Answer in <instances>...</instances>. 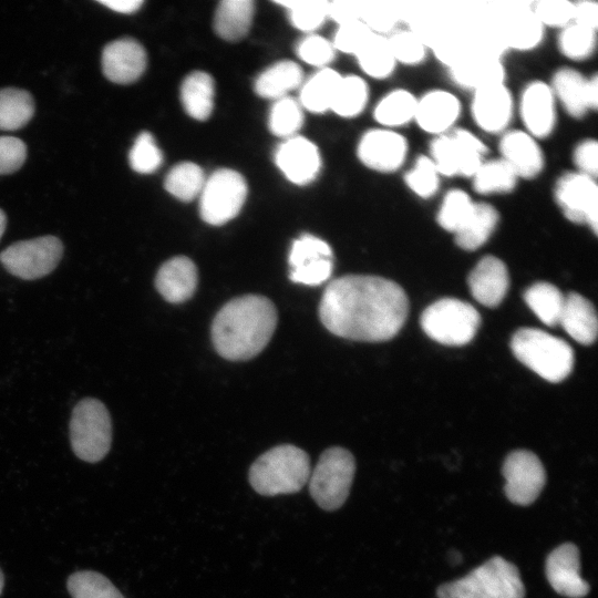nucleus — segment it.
<instances>
[{"mask_svg":"<svg viewBox=\"0 0 598 598\" xmlns=\"http://www.w3.org/2000/svg\"><path fill=\"white\" fill-rule=\"evenodd\" d=\"M408 312L405 291L396 282L375 276L337 278L326 287L319 303V318L327 330L363 342L395 337Z\"/></svg>","mask_w":598,"mask_h":598,"instance_id":"obj_1","label":"nucleus"},{"mask_svg":"<svg viewBox=\"0 0 598 598\" xmlns=\"http://www.w3.org/2000/svg\"><path fill=\"white\" fill-rule=\"evenodd\" d=\"M277 320L275 305L264 296L246 295L231 299L213 320L214 348L230 361L251 359L270 341Z\"/></svg>","mask_w":598,"mask_h":598,"instance_id":"obj_2","label":"nucleus"},{"mask_svg":"<svg viewBox=\"0 0 598 598\" xmlns=\"http://www.w3.org/2000/svg\"><path fill=\"white\" fill-rule=\"evenodd\" d=\"M308 454L295 445H278L261 454L250 466L249 483L265 496L299 492L309 481Z\"/></svg>","mask_w":598,"mask_h":598,"instance_id":"obj_3","label":"nucleus"},{"mask_svg":"<svg viewBox=\"0 0 598 598\" xmlns=\"http://www.w3.org/2000/svg\"><path fill=\"white\" fill-rule=\"evenodd\" d=\"M437 598H524L517 567L494 556L461 579L441 585Z\"/></svg>","mask_w":598,"mask_h":598,"instance_id":"obj_4","label":"nucleus"},{"mask_svg":"<svg viewBox=\"0 0 598 598\" xmlns=\"http://www.w3.org/2000/svg\"><path fill=\"white\" fill-rule=\"evenodd\" d=\"M514 355L549 382H560L571 372L574 351L563 339L535 328L517 330L511 340Z\"/></svg>","mask_w":598,"mask_h":598,"instance_id":"obj_5","label":"nucleus"},{"mask_svg":"<svg viewBox=\"0 0 598 598\" xmlns=\"http://www.w3.org/2000/svg\"><path fill=\"white\" fill-rule=\"evenodd\" d=\"M70 441L82 461L97 463L111 448L112 422L105 405L92 398L81 400L72 411Z\"/></svg>","mask_w":598,"mask_h":598,"instance_id":"obj_6","label":"nucleus"},{"mask_svg":"<svg viewBox=\"0 0 598 598\" xmlns=\"http://www.w3.org/2000/svg\"><path fill=\"white\" fill-rule=\"evenodd\" d=\"M487 152V146L476 134L455 127L447 134L432 137L427 156L442 177L472 178Z\"/></svg>","mask_w":598,"mask_h":598,"instance_id":"obj_7","label":"nucleus"},{"mask_svg":"<svg viewBox=\"0 0 598 598\" xmlns=\"http://www.w3.org/2000/svg\"><path fill=\"white\" fill-rule=\"evenodd\" d=\"M354 472L355 461L348 450L327 448L309 476L311 497L326 511L338 509L348 498Z\"/></svg>","mask_w":598,"mask_h":598,"instance_id":"obj_8","label":"nucleus"},{"mask_svg":"<svg viewBox=\"0 0 598 598\" xmlns=\"http://www.w3.org/2000/svg\"><path fill=\"white\" fill-rule=\"evenodd\" d=\"M420 322L423 331L436 342L464 346L475 337L481 316L465 301L443 298L423 311Z\"/></svg>","mask_w":598,"mask_h":598,"instance_id":"obj_9","label":"nucleus"},{"mask_svg":"<svg viewBox=\"0 0 598 598\" xmlns=\"http://www.w3.org/2000/svg\"><path fill=\"white\" fill-rule=\"evenodd\" d=\"M199 196V213L203 220L213 226H220L240 212L247 196V184L238 172L221 168L205 179Z\"/></svg>","mask_w":598,"mask_h":598,"instance_id":"obj_10","label":"nucleus"},{"mask_svg":"<svg viewBox=\"0 0 598 598\" xmlns=\"http://www.w3.org/2000/svg\"><path fill=\"white\" fill-rule=\"evenodd\" d=\"M63 255V245L54 236H42L10 245L0 254V262L11 275L33 280L55 269Z\"/></svg>","mask_w":598,"mask_h":598,"instance_id":"obj_11","label":"nucleus"},{"mask_svg":"<svg viewBox=\"0 0 598 598\" xmlns=\"http://www.w3.org/2000/svg\"><path fill=\"white\" fill-rule=\"evenodd\" d=\"M554 200L570 223L587 225L597 235L598 185L576 171L561 174L554 185Z\"/></svg>","mask_w":598,"mask_h":598,"instance_id":"obj_12","label":"nucleus"},{"mask_svg":"<svg viewBox=\"0 0 598 598\" xmlns=\"http://www.w3.org/2000/svg\"><path fill=\"white\" fill-rule=\"evenodd\" d=\"M409 141L396 130L374 127L360 137L357 146L359 161L368 168L392 174L400 171L409 156Z\"/></svg>","mask_w":598,"mask_h":598,"instance_id":"obj_13","label":"nucleus"},{"mask_svg":"<svg viewBox=\"0 0 598 598\" xmlns=\"http://www.w3.org/2000/svg\"><path fill=\"white\" fill-rule=\"evenodd\" d=\"M502 473L505 495L516 505L527 506L535 502L546 484V472L540 460L527 450L509 453L503 463Z\"/></svg>","mask_w":598,"mask_h":598,"instance_id":"obj_14","label":"nucleus"},{"mask_svg":"<svg viewBox=\"0 0 598 598\" xmlns=\"http://www.w3.org/2000/svg\"><path fill=\"white\" fill-rule=\"evenodd\" d=\"M557 106L548 82L539 79L527 82L516 104L523 130L538 141L550 136L557 125Z\"/></svg>","mask_w":598,"mask_h":598,"instance_id":"obj_15","label":"nucleus"},{"mask_svg":"<svg viewBox=\"0 0 598 598\" xmlns=\"http://www.w3.org/2000/svg\"><path fill=\"white\" fill-rule=\"evenodd\" d=\"M516 102L506 83L493 84L472 93L471 116L486 134L502 135L509 128Z\"/></svg>","mask_w":598,"mask_h":598,"instance_id":"obj_16","label":"nucleus"},{"mask_svg":"<svg viewBox=\"0 0 598 598\" xmlns=\"http://www.w3.org/2000/svg\"><path fill=\"white\" fill-rule=\"evenodd\" d=\"M462 114L458 96L445 89H432L417 96L414 122L425 134L433 137L455 128Z\"/></svg>","mask_w":598,"mask_h":598,"instance_id":"obj_17","label":"nucleus"},{"mask_svg":"<svg viewBox=\"0 0 598 598\" xmlns=\"http://www.w3.org/2000/svg\"><path fill=\"white\" fill-rule=\"evenodd\" d=\"M499 158L518 179L537 178L545 167V155L539 141L523 128H508L498 141Z\"/></svg>","mask_w":598,"mask_h":598,"instance_id":"obj_18","label":"nucleus"},{"mask_svg":"<svg viewBox=\"0 0 598 598\" xmlns=\"http://www.w3.org/2000/svg\"><path fill=\"white\" fill-rule=\"evenodd\" d=\"M579 569V551L571 543L559 545L547 556L545 565L547 580L561 596L582 598L588 594L589 584L581 578Z\"/></svg>","mask_w":598,"mask_h":598,"instance_id":"obj_19","label":"nucleus"},{"mask_svg":"<svg viewBox=\"0 0 598 598\" xmlns=\"http://www.w3.org/2000/svg\"><path fill=\"white\" fill-rule=\"evenodd\" d=\"M102 68L111 82L133 83L145 71L146 52L140 42L131 38L112 41L103 49Z\"/></svg>","mask_w":598,"mask_h":598,"instance_id":"obj_20","label":"nucleus"},{"mask_svg":"<svg viewBox=\"0 0 598 598\" xmlns=\"http://www.w3.org/2000/svg\"><path fill=\"white\" fill-rule=\"evenodd\" d=\"M275 161L292 183L305 185L313 181L320 169V155L313 143L302 136H291L276 151Z\"/></svg>","mask_w":598,"mask_h":598,"instance_id":"obj_21","label":"nucleus"},{"mask_svg":"<svg viewBox=\"0 0 598 598\" xmlns=\"http://www.w3.org/2000/svg\"><path fill=\"white\" fill-rule=\"evenodd\" d=\"M448 76L455 85L473 93L493 84L504 83L506 69L499 56L476 53L448 66Z\"/></svg>","mask_w":598,"mask_h":598,"instance_id":"obj_22","label":"nucleus"},{"mask_svg":"<svg viewBox=\"0 0 598 598\" xmlns=\"http://www.w3.org/2000/svg\"><path fill=\"white\" fill-rule=\"evenodd\" d=\"M467 283L476 301L489 308L497 307L509 286L506 265L495 256H484L470 272Z\"/></svg>","mask_w":598,"mask_h":598,"instance_id":"obj_23","label":"nucleus"},{"mask_svg":"<svg viewBox=\"0 0 598 598\" xmlns=\"http://www.w3.org/2000/svg\"><path fill=\"white\" fill-rule=\"evenodd\" d=\"M198 283L196 265L185 256H176L165 261L157 270L155 287L171 303L188 300Z\"/></svg>","mask_w":598,"mask_h":598,"instance_id":"obj_24","label":"nucleus"},{"mask_svg":"<svg viewBox=\"0 0 598 598\" xmlns=\"http://www.w3.org/2000/svg\"><path fill=\"white\" fill-rule=\"evenodd\" d=\"M556 102L568 116L580 120L591 110L588 93V76L571 66H561L548 82Z\"/></svg>","mask_w":598,"mask_h":598,"instance_id":"obj_25","label":"nucleus"},{"mask_svg":"<svg viewBox=\"0 0 598 598\" xmlns=\"http://www.w3.org/2000/svg\"><path fill=\"white\" fill-rule=\"evenodd\" d=\"M559 324L581 344L589 346L596 340L597 315L595 307L577 292L565 296Z\"/></svg>","mask_w":598,"mask_h":598,"instance_id":"obj_26","label":"nucleus"},{"mask_svg":"<svg viewBox=\"0 0 598 598\" xmlns=\"http://www.w3.org/2000/svg\"><path fill=\"white\" fill-rule=\"evenodd\" d=\"M417 96L405 87L386 92L373 109V118L380 127L396 130L414 122Z\"/></svg>","mask_w":598,"mask_h":598,"instance_id":"obj_27","label":"nucleus"},{"mask_svg":"<svg viewBox=\"0 0 598 598\" xmlns=\"http://www.w3.org/2000/svg\"><path fill=\"white\" fill-rule=\"evenodd\" d=\"M499 223V212L487 202H475L471 216L454 234L455 244L463 250L474 251L486 244Z\"/></svg>","mask_w":598,"mask_h":598,"instance_id":"obj_28","label":"nucleus"},{"mask_svg":"<svg viewBox=\"0 0 598 598\" xmlns=\"http://www.w3.org/2000/svg\"><path fill=\"white\" fill-rule=\"evenodd\" d=\"M252 17L251 0H224L217 7L214 28L224 40L238 41L247 34Z\"/></svg>","mask_w":598,"mask_h":598,"instance_id":"obj_29","label":"nucleus"},{"mask_svg":"<svg viewBox=\"0 0 598 598\" xmlns=\"http://www.w3.org/2000/svg\"><path fill=\"white\" fill-rule=\"evenodd\" d=\"M214 81L208 73L196 71L185 78L181 87V101L186 113L197 120H207L214 107Z\"/></svg>","mask_w":598,"mask_h":598,"instance_id":"obj_30","label":"nucleus"},{"mask_svg":"<svg viewBox=\"0 0 598 598\" xmlns=\"http://www.w3.org/2000/svg\"><path fill=\"white\" fill-rule=\"evenodd\" d=\"M302 81L300 66L292 61H279L261 72L255 81L256 93L265 99L279 100Z\"/></svg>","mask_w":598,"mask_h":598,"instance_id":"obj_31","label":"nucleus"},{"mask_svg":"<svg viewBox=\"0 0 598 598\" xmlns=\"http://www.w3.org/2000/svg\"><path fill=\"white\" fill-rule=\"evenodd\" d=\"M473 190L482 196L512 193L518 183L513 169L502 159H484L472 176Z\"/></svg>","mask_w":598,"mask_h":598,"instance_id":"obj_32","label":"nucleus"},{"mask_svg":"<svg viewBox=\"0 0 598 598\" xmlns=\"http://www.w3.org/2000/svg\"><path fill=\"white\" fill-rule=\"evenodd\" d=\"M354 56L360 69L375 80L389 79L398 66L384 34L373 33Z\"/></svg>","mask_w":598,"mask_h":598,"instance_id":"obj_33","label":"nucleus"},{"mask_svg":"<svg viewBox=\"0 0 598 598\" xmlns=\"http://www.w3.org/2000/svg\"><path fill=\"white\" fill-rule=\"evenodd\" d=\"M545 30L530 9L522 11L509 18L505 25L504 43L518 52L533 51L542 44Z\"/></svg>","mask_w":598,"mask_h":598,"instance_id":"obj_34","label":"nucleus"},{"mask_svg":"<svg viewBox=\"0 0 598 598\" xmlns=\"http://www.w3.org/2000/svg\"><path fill=\"white\" fill-rule=\"evenodd\" d=\"M341 76L329 68L321 69L303 84L300 92L301 105L315 113L331 110Z\"/></svg>","mask_w":598,"mask_h":598,"instance_id":"obj_35","label":"nucleus"},{"mask_svg":"<svg viewBox=\"0 0 598 598\" xmlns=\"http://www.w3.org/2000/svg\"><path fill=\"white\" fill-rule=\"evenodd\" d=\"M524 300L543 323L548 327L559 324L565 296L556 286L536 282L526 289Z\"/></svg>","mask_w":598,"mask_h":598,"instance_id":"obj_36","label":"nucleus"},{"mask_svg":"<svg viewBox=\"0 0 598 598\" xmlns=\"http://www.w3.org/2000/svg\"><path fill=\"white\" fill-rule=\"evenodd\" d=\"M34 102L24 90H0V130L14 131L23 127L33 116Z\"/></svg>","mask_w":598,"mask_h":598,"instance_id":"obj_37","label":"nucleus"},{"mask_svg":"<svg viewBox=\"0 0 598 598\" xmlns=\"http://www.w3.org/2000/svg\"><path fill=\"white\" fill-rule=\"evenodd\" d=\"M475 200L464 189H448L436 212L437 225L445 231L456 234L471 216Z\"/></svg>","mask_w":598,"mask_h":598,"instance_id":"obj_38","label":"nucleus"},{"mask_svg":"<svg viewBox=\"0 0 598 598\" xmlns=\"http://www.w3.org/2000/svg\"><path fill=\"white\" fill-rule=\"evenodd\" d=\"M369 101V86L358 75L341 76L331 110L342 117H354L363 112Z\"/></svg>","mask_w":598,"mask_h":598,"instance_id":"obj_39","label":"nucleus"},{"mask_svg":"<svg viewBox=\"0 0 598 598\" xmlns=\"http://www.w3.org/2000/svg\"><path fill=\"white\" fill-rule=\"evenodd\" d=\"M557 47L559 53L567 60L586 61L596 51L597 31L573 22L559 30Z\"/></svg>","mask_w":598,"mask_h":598,"instance_id":"obj_40","label":"nucleus"},{"mask_svg":"<svg viewBox=\"0 0 598 598\" xmlns=\"http://www.w3.org/2000/svg\"><path fill=\"white\" fill-rule=\"evenodd\" d=\"M204 183L203 169L194 163L183 162L172 167L164 186L177 199L189 202L200 194Z\"/></svg>","mask_w":598,"mask_h":598,"instance_id":"obj_41","label":"nucleus"},{"mask_svg":"<svg viewBox=\"0 0 598 598\" xmlns=\"http://www.w3.org/2000/svg\"><path fill=\"white\" fill-rule=\"evenodd\" d=\"M66 588L72 598H124L104 575L92 570L71 574Z\"/></svg>","mask_w":598,"mask_h":598,"instance_id":"obj_42","label":"nucleus"},{"mask_svg":"<svg viewBox=\"0 0 598 598\" xmlns=\"http://www.w3.org/2000/svg\"><path fill=\"white\" fill-rule=\"evenodd\" d=\"M442 176L427 154L419 155L413 165L403 175L408 189L421 199H430L440 189Z\"/></svg>","mask_w":598,"mask_h":598,"instance_id":"obj_43","label":"nucleus"},{"mask_svg":"<svg viewBox=\"0 0 598 598\" xmlns=\"http://www.w3.org/2000/svg\"><path fill=\"white\" fill-rule=\"evenodd\" d=\"M386 39L398 65L416 66L427 58L426 44L410 30L392 32Z\"/></svg>","mask_w":598,"mask_h":598,"instance_id":"obj_44","label":"nucleus"},{"mask_svg":"<svg viewBox=\"0 0 598 598\" xmlns=\"http://www.w3.org/2000/svg\"><path fill=\"white\" fill-rule=\"evenodd\" d=\"M289 9L290 21L302 31H313L328 18L329 1L326 0H287L278 1Z\"/></svg>","mask_w":598,"mask_h":598,"instance_id":"obj_45","label":"nucleus"},{"mask_svg":"<svg viewBox=\"0 0 598 598\" xmlns=\"http://www.w3.org/2000/svg\"><path fill=\"white\" fill-rule=\"evenodd\" d=\"M302 122V111L297 101L285 96L272 105L269 128L275 135L289 138L301 127Z\"/></svg>","mask_w":598,"mask_h":598,"instance_id":"obj_46","label":"nucleus"},{"mask_svg":"<svg viewBox=\"0 0 598 598\" xmlns=\"http://www.w3.org/2000/svg\"><path fill=\"white\" fill-rule=\"evenodd\" d=\"M128 161L132 169L140 174H151L159 168L163 154L150 132H142L136 137Z\"/></svg>","mask_w":598,"mask_h":598,"instance_id":"obj_47","label":"nucleus"},{"mask_svg":"<svg viewBox=\"0 0 598 598\" xmlns=\"http://www.w3.org/2000/svg\"><path fill=\"white\" fill-rule=\"evenodd\" d=\"M322 258H332L331 247L323 239L305 234L292 243L288 262L296 269Z\"/></svg>","mask_w":598,"mask_h":598,"instance_id":"obj_48","label":"nucleus"},{"mask_svg":"<svg viewBox=\"0 0 598 598\" xmlns=\"http://www.w3.org/2000/svg\"><path fill=\"white\" fill-rule=\"evenodd\" d=\"M530 11L545 29L561 30L574 21V1L569 0H540Z\"/></svg>","mask_w":598,"mask_h":598,"instance_id":"obj_49","label":"nucleus"},{"mask_svg":"<svg viewBox=\"0 0 598 598\" xmlns=\"http://www.w3.org/2000/svg\"><path fill=\"white\" fill-rule=\"evenodd\" d=\"M362 20L339 25L332 45L347 54L355 55L373 34Z\"/></svg>","mask_w":598,"mask_h":598,"instance_id":"obj_50","label":"nucleus"},{"mask_svg":"<svg viewBox=\"0 0 598 598\" xmlns=\"http://www.w3.org/2000/svg\"><path fill=\"white\" fill-rule=\"evenodd\" d=\"M334 51L332 42L317 34L306 37L297 48V53L303 62L319 68H327L326 65L334 58Z\"/></svg>","mask_w":598,"mask_h":598,"instance_id":"obj_51","label":"nucleus"},{"mask_svg":"<svg viewBox=\"0 0 598 598\" xmlns=\"http://www.w3.org/2000/svg\"><path fill=\"white\" fill-rule=\"evenodd\" d=\"M575 171L597 179L598 175V142L594 137L579 141L571 154Z\"/></svg>","mask_w":598,"mask_h":598,"instance_id":"obj_52","label":"nucleus"},{"mask_svg":"<svg viewBox=\"0 0 598 598\" xmlns=\"http://www.w3.org/2000/svg\"><path fill=\"white\" fill-rule=\"evenodd\" d=\"M27 157V146L18 137L0 136V175L18 171Z\"/></svg>","mask_w":598,"mask_h":598,"instance_id":"obj_53","label":"nucleus"},{"mask_svg":"<svg viewBox=\"0 0 598 598\" xmlns=\"http://www.w3.org/2000/svg\"><path fill=\"white\" fill-rule=\"evenodd\" d=\"M332 268V258H322L302 267L291 269L289 278L297 283L318 286L330 277Z\"/></svg>","mask_w":598,"mask_h":598,"instance_id":"obj_54","label":"nucleus"},{"mask_svg":"<svg viewBox=\"0 0 598 598\" xmlns=\"http://www.w3.org/2000/svg\"><path fill=\"white\" fill-rule=\"evenodd\" d=\"M367 1L336 0L329 2L328 17L339 25L361 20Z\"/></svg>","mask_w":598,"mask_h":598,"instance_id":"obj_55","label":"nucleus"},{"mask_svg":"<svg viewBox=\"0 0 598 598\" xmlns=\"http://www.w3.org/2000/svg\"><path fill=\"white\" fill-rule=\"evenodd\" d=\"M573 22L597 31L598 3L591 0L574 1Z\"/></svg>","mask_w":598,"mask_h":598,"instance_id":"obj_56","label":"nucleus"},{"mask_svg":"<svg viewBox=\"0 0 598 598\" xmlns=\"http://www.w3.org/2000/svg\"><path fill=\"white\" fill-rule=\"evenodd\" d=\"M99 2L115 12L125 14L137 11L143 4L142 0H103Z\"/></svg>","mask_w":598,"mask_h":598,"instance_id":"obj_57","label":"nucleus"},{"mask_svg":"<svg viewBox=\"0 0 598 598\" xmlns=\"http://www.w3.org/2000/svg\"><path fill=\"white\" fill-rule=\"evenodd\" d=\"M588 93L591 110L596 111L598 106V76L596 73L588 76Z\"/></svg>","mask_w":598,"mask_h":598,"instance_id":"obj_58","label":"nucleus"},{"mask_svg":"<svg viewBox=\"0 0 598 598\" xmlns=\"http://www.w3.org/2000/svg\"><path fill=\"white\" fill-rule=\"evenodd\" d=\"M7 218L6 214L0 209V238L2 237L6 229Z\"/></svg>","mask_w":598,"mask_h":598,"instance_id":"obj_59","label":"nucleus"},{"mask_svg":"<svg viewBox=\"0 0 598 598\" xmlns=\"http://www.w3.org/2000/svg\"><path fill=\"white\" fill-rule=\"evenodd\" d=\"M3 586H4V576L2 574V570L0 569V595L2 592Z\"/></svg>","mask_w":598,"mask_h":598,"instance_id":"obj_60","label":"nucleus"}]
</instances>
